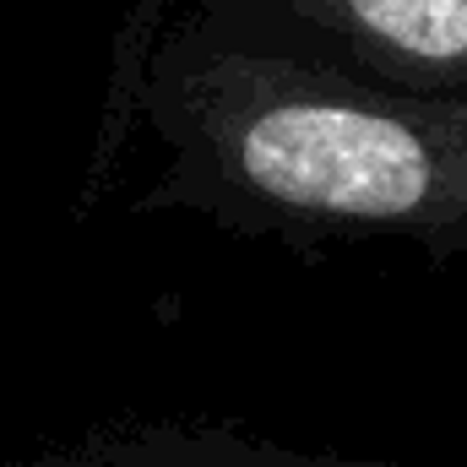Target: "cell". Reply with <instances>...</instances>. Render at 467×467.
Returning a JSON list of instances; mask_svg holds the SVG:
<instances>
[{"label":"cell","instance_id":"1","mask_svg":"<svg viewBox=\"0 0 467 467\" xmlns=\"http://www.w3.org/2000/svg\"><path fill=\"white\" fill-rule=\"evenodd\" d=\"M244 169L261 191L327 213H408L430 191V158L397 119L288 104L244 130Z\"/></svg>","mask_w":467,"mask_h":467},{"label":"cell","instance_id":"2","mask_svg":"<svg viewBox=\"0 0 467 467\" xmlns=\"http://www.w3.org/2000/svg\"><path fill=\"white\" fill-rule=\"evenodd\" d=\"M353 11L408 55L451 60L467 49V0H353Z\"/></svg>","mask_w":467,"mask_h":467}]
</instances>
